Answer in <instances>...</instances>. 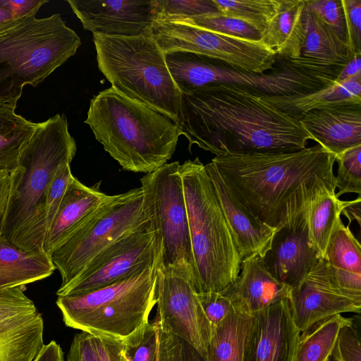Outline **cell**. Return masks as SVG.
Masks as SVG:
<instances>
[{
  "label": "cell",
  "mask_w": 361,
  "mask_h": 361,
  "mask_svg": "<svg viewBox=\"0 0 361 361\" xmlns=\"http://www.w3.org/2000/svg\"><path fill=\"white\" fill-rule=\"evenodd\" d=\"M291 117L299 119L314 109L361 104V73L318 90L290 96L262 97Z\"/></svg>",
  "instance_id": "cb8c5ba5"
},
{
  "label": "cell",
  "mask_w": 361,
  "mask_h": 361,
  "mask_svg": "<svg viewBox=\"0 0 361 361\" xmlns=\"http://www.w3.org/2000/svg\"><path fill=\"white\" fill-rule=\"evenodd\" d=\"M336 192L322 195L311 202L307 212L308 237L319 259H324L329 240L338 223L345 201Z\"/></svg>",
  "instance_id": "d6a6232c"
},
{
  "label": "cell",
  "mask_w": 361,
  "mask_h": 361,
  "mask_svg": "<svg viewBox=\"0 0 361 361\" xmlns=\"http://www.w3.org/2000/svg\"><path fill=\"white\" fill-rule=\"evenodd\" d=\"M165 54L168 69L181 94L213 84L237 86L262 97L305 94L334 83L344 67L302 56L294 59L277 56L274 69L257 74L195 53Z\"/></svg>",
  "instance_id": "52a82bcc"
},
{
  "label": "cell",
  "mask_w": 361,
  "mask_h": 361,
  "mask_svg": "<svg viewBox=\"0 0 361 361\" xmlns=\"http://www.w3.org/2000/svg\"><path fill=\"white\" fill-rule=\"evenodd\" d=\"M80 45L59 13L27 17L0 30V104L16 108L25 85L40 84Z\"/></svg>",
  "instance_id": "ba28073f"
},
{
  "label": "cell",
  "mask_w": 361,
  "mask_h": 361,
  "mask_svg": "<svg viewBox=\"0 0 361 361\" xmlns=\"http://www.w3.org/2000/svg\"><path fill=\"white\" fill-rule=\"evenodd\" d=\"M197 293H219L238 276L242 259L213 185L198 157L180 164Z\"/></svg>",
  "instance_id": "5b68a950"
},
{
  "label": "cell",
  "mask_w": 361,
  "mask_h": 361,
  "mask_svg": "<svg viewBox=\"0 0 361 361\" xmlns=\"http://www.w3.org/2000/svg\"><path fill=\"white\" fill-rule=\"evenodd\" d=\"M99 71L123 95L165 115L178 126L182 94L165 53L149 36L93 35Z\"/></svg>",
  "instance_id": "9c48e42d"
},
{
  "label": "cell",
  "mask_w": 361,
  "mask_h": 361,
  "mask_svg": "<svg viewBox=\"0 0 361 361\" xmlns=\"http://www.w3.org/2000/svg\"><path fill=\"white\" fill-rule=\"evenodd\" d=\"M99 185L87 187L72 177L45 233L43 250L47 254L49 255L107 200L109 195L100 191Z\"/></svg>",
  "instance_id": "603a6c76"
},
{
  "label": "cell",
  "mask_w": 361,
  "mask_h": 361,
  "mask_svg": "<svg viewBox=\"0 0 361 361\" xmlns=\"http://www.w3.org/2000/svg\"><path fill=\"white\" fill-rule=\"evenodd\" d=\"M331 361H361L360 336L354 319L340 329Z\"/></svg>",
  "instance_id": "ab89813d"
},
{
  "label": "cell",
  "mask_w": 361,
  "mask_h": 361,
  "mask_svg": "<svg viewBox=\"0 0 361 361\" xmlns=\"http://www.w3.org/2000/svg\"><path fill=\"white\" fill-rule=\"evenodd\" d=\"M181 135L215 156L288 152L312 140L299 121L262 96L241 87L213 84L182 94Z\"/></svg>",
  "instance_id": "7a4b0ae2"
},
{
  "label": "cell",
  "mask_w": 361,
  "mask_h": 361,
  "mask_svg": "<svg viewBox=\"0 0 361 361\" xmlns=\"http://www.w3.org/2000/svg\"><path fill=\"white\" fill-rule=\"evenodd\" d=\"M123 355L129 361H183V341L154 319L137 343L124 346Z\"/></svg>",
  "instance_id": "f546056e"
},
{
  "label": "cell",
  "mask_w": 361,
  "mask_h": 361,
  "mask_svg": "<svg viewBox=\"0 0 361 361\" xmlns=\"http://www.w3.org/2000/svg\"><path fill=\"white\" fill-rule=\"evenodd\" d=\"M34 361H64V354L55 341L44 344Z\"/></svg>",
  "instance_id": "7dc6e473"
},
{
  "label": "cell",
  "mask_w": 361,
  "mask_h": 361,
  "mask_svg": "<svg viewBox=\"0 0 361 361\" xmlns=\"http://www.w3.org/2000/svg\"><path fill=\"white\" fill-rule=\"evenodd\" d=\"M218 12L214 0H153L154 21L185 19Z\"/></svg>",
  "instance_id": "d590c367"
},
{
  "label": "cell",
  "mask_w": 361,
  "mask_h": 361,
  "mask_svg": "<svg viewBox=\"0 0 361 361\" xmlns=\"http://www.w3.org/2000/svg\"><path fill=\"white\" fill-rule=\"evenodd\" d=\"M197 294L212 331L225 318L232 308V305L230 300L220 292Z\"/></svg>",
  "instance_id": "b9f144b4"
},
{
  "label": "cell",
  "mask_w": 361,
  "mask_h": 361,
  "mask_svg": "<svg viewBox=\"0 0 361 361\" xmlns=\"http://www.w3.org/2000/svg\"><path fill=\"white\" fill-rule=\"evenodd\" d=\"M205 169L242 261L255 255L263 257L270 247L276 229L253 218L240 205L211 161L205 165Z\"/></svg>",
  "instance_id": "7402d4cb"
},
{
  "label": "cell",
  "mask_w": 361,
  "mask_h": 361,
  "mask_svg": "<svg viewBox=\"0 0 361 361\" xmlns=\"http://www.w3.org/2000/svg\"><path fill=\"white\" fill-rule=\"evenodd\" d=\"M299 121L312 140L335 156L361 145V104L314 109Z\"/></svg>",
  "instance_id": "44dd1931"
},
{
  "label": "cell",
  "mask_w": 361,
  "mask_h": 361,
  "mask_svg": "<svg viewBox=\"0 0 361 361\" xmlns=\"http://www.w3.org/2000/svg\"><path fill=\"white\" fill-rule=\"evenodd\" d=\"M292 288L278 281L266 269L262 257L244 259L235 280L220 293L232 306L252 315L282 300L290 299Z\"/></svg>",
  "instance_id": "ffe728a7"
},
{
  "label": "cell",
  "mask_w": 361,
  "mask_h": 361,
  "mask_svg": "<svg viewBox=\"0 0 361 361\" xmlns=\"http://www.w3.org/2000/svg\"><path fill=\"white\" fill-rule=\"evenodd\" d=\"M73 176L70 164H63L59 168L47 189L45 195L47 230L54 219Z\"/></svg>",
  "instance_id": "f35d334b"
},
{
  "label": "cell",
  "mask_w": 361,
  "mask_h": 361,
  "mask_svg": "<svg viewBox=\"0 0 361 361\" xmlns=\"http://www.w3.org/2000/svg\"><path fill=\"white\" fill-rule=\"evenodd\" d=\"M319 259L309 240L307 214L296 225L276 230L262 257L271 276L292 290L301 286Z\"/></svg>",
  "instance_id": "d6986e66"
},
{
  "label": "cell",
  "mask_w": 361,
  "mask_h": 361,
  "mask_svg": "<svg viewBox=\"0 0 361 361\" xmlns=\"http://www.w3.org/2000/svg\"><path fill=\"white\" fill-rule=\"evenodd\" d=\"M76 143L66 117L39 123L10 173V193L1 238L28 252L43 250L47 231L45 195L59 168L71 164Z\"/></svg>",
  "instance_id": "3957f363"
},
{
  "label": "cell",
  "mask_w": 361,
  "mask_h": 361,
  "mask_svg": "<svg viewBox=\"0 0 361 361\" xmlns=\"http://www.w3.org/2000/svg\"><path fill=\"white\" fill-rule=\"evenodd\" d=\"M66 361H101L94 337L85 332L76 334L71 344Z\"/></svg>",
  "instance_id": "7bdbcfd3"
},
{
  "label": "cell",
  "mask_w": 361,
  "mask_h": 361,
  "mask_svg": "<svg viewBox=\"0 0 361 361\" xmlns=\"http://www.w3.org/2000/svg\"><path fill=\"white\" fill-rule=\"evenodd\" d=\"M324 259L340 288L361 295V245L342 220L329 240Z\"/></svg>",
  "instance_id": "d4e9b609"
},
{
  "label": "cell",
  "mask_w": 361,
  "mask_h": 361,
  "mask_svg": "<svg viewBox=\"0 0 361 361\" xmlns=\"http://www.w3.org/2000/svg\"><path fill=\"white\" fill-rule=\"evenodd\" d=\"M219 13L240 20L261 32L275 16L280 0H214Z\"/></svg>",
  "instance_id": "836d02e7"
},
{
  "label": "cell",
  "mask_w": 361,
  "mask_h": 361,
  "mask_svg": "<svg viewBox=\"0 0 361 361\" xmlns=\"http://www.w3.org/2000/svg\"><path fill=\"white\" fill-rule=\"evenodd\" d=\"M166 21L180 22L212 32L247 39L260 40L262 38L261 32L251 25L219 12Z\"/></svg>",
  "instance_id": "e575fe53"
},
{
  "label": "cell",
  "mask_w": 361,
  "mask_h": 361,
  "mask_svg": "<svg viewBox=\"0 0 361 361\" xmlns=\"http://www.w3.org/2000/svg\"><path fill=\"white\" fill-rule=\"evenodd\" d=\"M353 319L338 314L300 332L295 361H331L340 329Z\"/></svg>",
  "instance_id": "1f68e13d"
},
{
  "label": "cell",
  "mask_w": 361,
  "mask_h": 361,
  "mask_svg": "<svg viewBox=\"0 0 361 361\" xmlns=\"http://www.w3.org/2000/svg\"><path fill=\"white\" fill-rule=\"evenodd\" d=\"M342 214L348 219L349 224L353 220L360 226L361 222V197L360 195L353 200L345 201Z\"/></svg>",
  "instance_id": "681fc988"
},
{
  "label": "cell",
  "mask_w": 361,
  "mask_h": 361,
  "mask_svg": "<svg viewBox=\"0 0 361 361\" xmlns=\"http://www.w3.org/2000/svg\"><path fill=\"white\" fill-rule=\"evenodd\" d=\"M147 223L141 187L109 195L90 219L49 253L61 276L60 287L73 280L110 244Z\"/></svg>",
  "instance_id": "30bf717a"
},
{
  "label": "cell",
  "mask_w": 361,
  "mask_h": 361,
  "mask_svg": "<svg viewBox=\"0 0 361 361\" xmlns=\"http://www.w3.org/2000/svg\"><path fill=\"white\" fill-rule=\"evenodd\" d=\"M300 331L289 299L250 315L243 361H295Z\"/></svg>",
  "instance_id": "e0dca14e"
},
{
  "label": "cell",
  "mask_w": 361,
  "mask_h": 361,
  "mask_svg": "<svg viewBox=\"0 0 361 361\" xmlns=\"http://www.w3.org/2000/svg\"><path fill=\"white\" fill-rule=\"evenodd\" d=\"M1 4L13 15L16 21L21 20L36 13L46 0H0Z\"/></svg>",
  "instance_id": "ee69618b"
},
{
  "label": "cell",
  "mask_w": 361,
  "mask_h": 361,
  "mask_svg": "<svg viewBox=\"0 0 361 361\" xmlns=\"http://www.w3.org/2000/svg\"><path fill=\"white\" fill-rule=\"evenodd\" d=\"M250 317L232 306L225 318L212 331L206 361H243L244 341Z\"/></svg>",
  "instance_id": "f1b7e54d"
},
{
  "label": "cell",
  "mask_w": 361,
  "mask_h": 361,
  "mask_svg": "<svg viewBox=\"0 0 361 361\" xmlns=\"http://www.w3.org/2000/svg\"><path fill=\"white\" fill-rule=\"evenodd\" d=\"M157 314L154 319L205 357L212 334L192 276L186 270L157 267Z\"/></svg>",
  "instance_id": "5bb4252c"
},
{
  "label": "cell",
  "mask_w": 361,
  "mask_h": 361,
  "mask_svg": "<svg viewBox=\"0 0 361 361\" xmlns=\"http://www.w3.org/2000/svg\"><path fill=\"white\" fill-rule=\"evenodd\" d=\"M85 123L123 170L149 173L167 164L181 135L169 117L111 87L90 101Z\"/></svg>",
  "instance_id": "277c9868"
},
{
  "label": "cell",
  "mask_w": 361,
  "mask_h": 361,
  "mask_svg": "<svg viewBox=\"0 0 361 361\" xmlns=\"http://www.w3.org/2000/svg\"><path fill=\"white\" fill-rule=\"evenodd\" d=\"M360 73H361V53H356L342 68L336 80L343 81Z\"/></svg>",
  "instance_id": "c3c4849f"
},
{
  "label": "cell",
  "mask_w": 361,
  "mask_h": 361,
  "mask_svg": "<svg viewBox=\"0 0 361 361\" xmlns=\"http://www.w3.org/2000/svg\"><path fill=\"white\" fill-rule=\"evenodd\" d=\"M361 145L353 147L336 156L338 163L335 175L337 197L345 193L361 195Z\"/></svg>",
  "instance_id": "8d00e7d4"
},
{
  "label": "cell",
  "mask_w": 361,
  "mask_h": 361,
  "mask_svg": "<svg viewBox=\"0 0 361 361\" xmlns=\"http://www.w3.org/2000/svg\"><path fill=\"white\" fill-rule=\"evenodd\" d=\"M94 338L101 361H127L123 344L102 338Z\"/></svg>",
  "instance_id": "f6af8a7d"
},
{
  "label": "cell",
  "mask_w": 361,
  "mask_h": 361,
  "mask_svg": "<svg viewBox=\"0 0 361 361\" xmlns=\"http://www.w3.org/2000/svg\"><path fill=\"white\" fill-rule=\"evenodd\" d=\"M54 269L44 251H25L0 237V291L44 279Z\"/></svg>",
  "instance_id": "484cf974"
},
{
  "label": "cell",
  "mask_w": 361,
  "mask_h": 361,
  "mask_svg": "<svg viewBox=\"0 0 361 361\" xmlns=\"http://www.w3.org/2000/svg\"><path fill=\"white\" fill-rule=\"evenodd\" d=\"M300 332L317 322L343 312H361V295L344 290L334 281L324 259H319L289 299Z\"/></svg>",
  "instance_id": "2e32d148"
},
{
  "label": "cell",
  "mask_w": 361,
  "mask_h": 361,
  "mask_svg": "<svg viewBox=\"0 0 361 361\" xmlns=\"http://www.w3.org/2000/svg\"><path fill=\"white\" fill-rule=\"evenodd\" d=\"M157 263L102 288L58 296L66 326L124 346L137 343L157 304Z\"/></svg>",
  "instance_id": "8992f818"
},
{
  "label": "cell",
  "mask_w": 361,
  "mask_h": 361,
  "mask_svg": "<svg viewBox=\"0 0 361 361\" xmlns=\"http://www.w3.org/2000/svg\"><path fill=\"white\" fill-rule=\"evenodd\" d=\"M304 0H280L277 12L262 39L278 57L298 59L305 39L302 21Z\"/></svg>",
  "instance_id": "4316f807"
},
{
  "label": "cell",
  "mask_w": 361,
  "mask_h": 361,
  "mask_svg": "<svg viewBox=\"0 0 361 361\" xmlns=\"http://www.w3.org/2000/svg\"><path fill=\"white\" fill-rule=\"evenodd\" d=\"M346 41L351 57L361 53V0H341Z\"/></svg>",
  "instance_id": "60d3db41"
},
{
  "label": "cell",
  "mask_w": 361,
  "mask_h": 361,
  "mask_svg": "<svg viewBox=\"0 0 361 361\" xmlns=\"http://www.w3.org/2000/svg\"><path fill=\"white\" fill-rule=\"evenodd\" d=\"M11 13L0 2V30L7 28L16 23Z\"/></svg>",
  "instance_id": "816d5d0a"
},
{
  "label": "cell",
  "mask_w": 361,
  "mask_h": 361,
  "mask_svg": "<svg viewBox=\"0 0 361 361\" xmlns=\"http://www.w3.org/2000/svg\"><path fill=\"white\" fill-rule=\"evenodd\" d=\"M44 327L24 286L0 291V361H34L44 345Z\"/></svg>",
  "instance_id": "9a60e30c"
},
{
  "label": "cell",
  "mask_w": 361,
  "mask_h": 361,
  "mask_svg": "<svg viewBox=\"0 0 361 361\" xmlns=\"http://www.w3.org/2000/svg\"><path fill=\"white\" fill-rule=\"evenodd\" d=\"M183 361H206L205 358L189 343L183 341Z\"/></svg>",
  "instance_id": "f907efd6"
},
{
  "label": "cell",
  "mask_w": 361,
  "mask_h": 361,
  "mask_svg": "<svg viewBox=\"0 0 361 361\" xmlns=\"http://www.w3.org/2000/svg\"><path fill=\"white\" fill-rule=\"evenodd\" d=\"M159 260L155 231L149 224L133 230L110 244L84 267L58 296L80 295L113 284Z\"/></svg>",
  "instance_id": "4fadbf2b"
},
{
  "label": "cell",
  "mask_w": 361,
  "mask_h": 361,
  "mask_svg": "<svg viewBox=\"0 0 361 361\" xmlns=\"http://www.w3.org/2000/svg\"><path fill=\"white\" fill-rule=\"evenodd\" d=\"M10 193V173L0 171V237L6 214Z\"/></svg>",
  "instance_id": "bcb514c9"
},
{
  "label": "cell",
  "mask_w": 361,
  "mask_h": 361,
  "mask_svg": "<svg viewBox=\"0 0 361 361\" xmlns=\"http://www.w3.org/2000/svg\"><path fill=\"white\" fill-rule=\"evenodd\" d=\"M179 161L167 163L140 179L148 223L155 231L157 267L186 270L193 280L194 265Z\"/></svg>",
  "instance_id": "8fae6325"
},
{
  "label": "cell",
  "mask_w": 361,
  "mask_h": 361,
  "mask_svg": "<svg viewBox=\"0 0 361 361\" xmlns=\"http://www.w3.org/2000/svg\"><path fill=\"white\" fill-rule=\"evenodd\" d=\"M85 30L93 35H145L154 21L153 0H68Z\"/></svg>",
  "instance_id": "ac0fdd59"
},
{
  "label": "cell",
  "mask_w": 361,
  "mask_h": 361,
  "mask_svg": "<svg viewBox=\"0 0 361 361\" xmlns=\"http://www.w3.org/2000/svg\"><path fill=\"white\" fill-rule=\"evenodd\" d=\"M233 198L276 230L299 223L315 199L336 192V156L319 145L278 153L226 154L211 161Z\"/></svg>",
  "instance_id": "6da1fadb"
},
{
  "label": "cell",
  "mask_w": 361,
  "mask_h": 361,
  "mask_svg": "<svg viewBox=\"0 0 361 361\" xmlns=\"http://www.w3.org/2000/svg\"><path fill=\"white\" fill-rule=\"evenodd\" d=\"M305 6L346 41L345 18L341 0H304ZM347 42V41H346Z\"/></svg>",
  "instance_id": "74e56055"
},
{
  "label": "cell",
  "mask_w": 361,
  "mask_h": 361,
  "mask_svg": "<svg viewBox=\"0 0 361 361\" xmlns=\"http://www.w3.org/2000/svg\"><path fill=\"white\" fill-rule=\"evenodd\" d=\"M146 35L164 52L204 55L246 72L264 74L274 69L277 55L262 39H247L176 21H154Z\"/></svg>",
  "instance_id": "7c38bea8"
},
{
  "label": "cell",
  "mask_w": 361,
  "mask_h": 361,
  "mask_svg": "<svg viewBox=\"0 0 361 361\" xmlns=\"http://www.w3.org/2000/svg\"><path fill=\"white\" fill-rule=\"evenodd\" d=\"M302 21L305 39L302 57L331 65L345 66L349 62L352 57L347 42L305 6Z\"/></svg>",
  "instance_id": "83f0119b"
},
{
  "label": "cell",
  "mask_w": 361,
  "mask_h": 361,
  "mask_svg": "<svg viewBox=\"0 0 361 361\" xmlns=\"http://www.w3.org/2000/svg\"><path fill=\"white\" fill-rule=\"evenodd\" d=\"M15 109L0 104V171L11 173L18 166L21 153L39 123L17 114Z\"/></svg>",
  "instance_id": "4dcf8cb0"
}]
</instances>
